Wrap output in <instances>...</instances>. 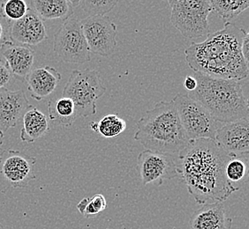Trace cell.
Listing matches in <instances>:
<instances>
[{"label":"cell","mask_w":249,"mask_h":229,"mask_svg":"<svg viewBox=\"0 0 249 229\" xmlns=\"http://www.w3.org/2000/svg\"><path fill=\"white\" fill-rule=\"evenodd\" d=\"M191 229H231L232 219L225 213L222 202L201 205L192 215Z\"/></svg>","instance_id":"2e32d148"},{"label":"cell","mask_w":249,"mask_h":229,"mask_svg":"<svg viewBox=\"0 0 249 229\" xmlns=\"http://www.w3.org/2000/svg\"><path fill=\"white\" fill-rule=\"evenodd\" d=\"M5 36V28H4V25L2 24V22L0 21V42L1 40H3Z\"/></svg>","instance_id":"4dcf8cb0"},{"label":"cell","mask_w":249,"mask_h":229,"mask_svg":"<svg viewBox=\"0 0 249 229\" xmlns=\"http://www.w3.org/2000/svg\"><path fill=\"white\" fill-rule=\"evenodd\" d=\"M197 87L187 96L198 101L218 123L249 118V100L241 82L195 72Z\"/></svg>","instance_id":"277c9868"},{"label":"cell","mask_w":249,"mask_h":229,"mask_svg":"<svg viewBox=\"0 0 249 229\" xmlns=\"http://www.w3.org/2000/svg\"><path fill=\"white\" fill-rule=\"evenodd\" d=\"M135 125L134 139L146 150L173 155L178 154L189 143L173 101L156 103Z\"/></svg>","instance_id":"3957f363"},{"label":"cell","mask_w":249,"mask_h":229,"mask_svg":"<svg viewBox=\"0 0 249 229\" xmlns=\"http://www.w3.org/2000/svg\"><path fill=\"white\" fill-rule=\"evenodd\" d=\"M4 3H5V1L0 0V18H5V16H4V13H3V6H4Z\"/></svg>","instance_id":"1f68e13d"},{"label":"cell","mask_w":249,"mask_h":229,"mask_svg":"<svg viewBox=\"0 0 249 229\" xmlns=\"http://www.w3.org/2000/svg\"><path fill=\"white\" fill-rule=\"evenodd\" d=\"M12 76V72L6 63L0 59V89H3L9 84Z\"/></svg>","instance_id":"4316f807"},{"label":"cell","mask_w":249,"mask_h":229,"mask_svg":"<svg viewBox=\"0 0 249 229\" xmlns=\"http://www.w3.org/2000/svg\"><path fill=\"white\" fill-rule=\"evenodd\" d=\"M0 229H5V227L0 223Z\"/></svg>","instance_id":"d6a6232c"},{"label":"cell","mask_w":249,"mask_h":229,"mask_svg":"<svg viewBox=\"0 0 249 229\" xmlns=\"http://www.w3.org/2000/svg\"><path fill=\"white\" fill-rule=\"evenodd\" d=\"M0 52L5 57L12 75L25 82L26 77L32 71L35 52L29 46L9 41H4L0 45Z\"/></svg>","instance_id":"9a60e30c"},{"label":"cell","mask_w":249,"mask_h":229,"mask_svg":"<svg viewBox=\"0 0 249 229\" xmlns=\"http://www.w3.org/2000/svg\"><path fill=\"white\" fill-rule=\"evenodd\" d=\"M248 172L249 153L232 154L225 165V177L233 186L234 183H240L244 181L248 176Z\"/></svg>","instance_id":"44dd1931"},{"label":"cell","mask_w":249,"mask_h":229,"mask_svg":"<svg viewBox=\"0 0 249 229\" xmlns=\"http://www.w3.org/2000/svg\"><path fill=\"white\" fill-rule=\"evenodd\" d=\"M3 144H4V134L3 131H0V163H2L3 155L5 153V150L3 149Z\"/></svg>","instance_id":"f546056e"},{"label":"cell","mask_w":249,"mask_h":229,"mask_svg":"<svg viewBox=\"0 0 249 229\" xmlns=\"http://www.w3.org/2000/svg\"><path fill=\"white\" fill-rule=\"evenodd\" d=\"M137 167L143 185L179 177L176 160L173 155L145 150L137 157Z\"/></svg>","instance_id":"30bf717a"},{"label":"cell","mask_w":249,"mask_h":229,"mask_svg":"<svg viewBox=\"0 0 249 229\" xmlns=\"http://www.w3.org/2000/svg\"><path fill=\"white\" fill-rule=\"evenodd\" d=\"M178 155V175L198 204L223 203L239 191L225 177V165L232 153L226 152L215 140H191Z\"/></svg>","instance_id":"6da1fadb"},{"label":"cell","mask_w":249,"mask_h":229,"mask_svg":"<svg viewBox=\"0 0 249 229\" xmlns=\"http://www.w3.org/2000/svg\"><path fill=\"white\" fill-rule=\"evenodd\" d=\"M90 53L109 57L117 46V26L109 16H92L81 20Z\"/></svg>","instance_id":"9c48e42d"},{"label":"cell","mask_w":249,"mask_h":229,"mask_svg":"<svg viewBox=\"0 0 249 229\" xmlns=\"http://www.w3.org/2000/svg\"><path fill=\"white\" fill-rule=\"evenodd\" d=\"M107 207V201L104 195L96 194L92 197H84L77 205V209L84 217H90L105 211Z\"/></svg>","instance_id":"cb8c5ba5"},{"label":"cell","mask_w":249,"mask_h":229,"mask_svg":"<svg viewBox=\"0 0 249 229\" xmlns=\"http://www.w3.org/2000/svg\"><path fill=\"white\" fill-rule=\"evenodd\" d=\"M36 159L19 151L9 150L2 164L1 173L14 188H24L36 178L35 166Z\"/></svg>","instance_id":"7c38bea8"},{"label":"cell","mask_w":249,"mask_h":229,"mask_svg":"<svg viewBox=\"0 0 249 229\" xmlns=\"http://www.w3.org/2000/svg\"><path fill=\"white\" fill-rule=\"evenodd\" d=\"M189 141L207 139L215 140L218 122L198 101L187 95L178 94L172 100Z\"/></svg>","instance_id":"52a82bcc"},{"label":"cell","mask_w":249,"mask_h":229,"mask_svg":"<svg viewBox=\"0 0 249 229\" xmlns=\"http://www.w3.org/2000/svg\"><path fill=\"white\" fill-rule=\"evenodd\" d=\"M48 112L51 123L54 126L63 128L71 127L78 116L72 100L67 97H61L56 100H50Z\"/></svg>","instance_id":"ffe728a7"},{"label":"cell","mask_w":249,"mask_h":229,"mask_svg":"<svg viewBox=\"0 0 249 229\" xmlns=\"http://www.w3.org/2000/svg\"><path fill=\"white\" fill-rule=\"evenodd\" d=\"M97 124V132L105 138H114L124 132L126 123L117 114H107Z\"/></svg>","instance_id":"603a6c76"},{"label":"cell","mask_w":249,"mask_h":229,"mask_svg":"<svg viewBox=\"0 0 249 229\" xmlns=\"http://www.w3.org/2000/svg\"><path fill=\"white\" fill-rule=\"evenodd\" d=\"M22 120L23 125L19 136L22 142L34 143L47 133L50 129L47 116L33 105H30L25 112Z\"/></svg>","instance_id":"ac0fdd59"},{"label":"cell","mask_w":249,"mask_h":229,"mask_svg":"<svg viewBox=\"0 0 249 229\" xmlns=\"http://www.w3.org/2000/svg\"><path fill=\"white\" fill-rule=\"evenodd\" d=\"M183 85H184L185 89L188 91L189 93L190 92H194V91L196 89L197 81L195 77L188 75V76L185 77Z\"/></svg>","instance_id":"83f0119b"},{"label":"cell","mask_w":249,"mask_h":229,"mask_svg":"<svg viewBox=\"0 0 249 229\" xmlns=\"http://www.w3.org/2000/svg\"><path fill=\"white\" fill-rule=\"evenodd\" d=\"M171 22L184 37L198 39L209 36V15L212 12L210 0H169Z\"/></svg>","instance_id":"8992f818"},{"label":"cell","mask_w":249,"mask_h":229,"mask_svg":"<svg viewBox=\"0 0 249 229\" xmlns=\"http://www.w3.org/2000/svg\"><path fill=\"white\" fill-rule=\"evenodd\" d=\"M106 87L97 71L90 68L72 71L62 92V97L72 100L77 115L89 117L96 113V100L105 95Z\"/></svg>","instance_id":"5b68a950"},{"label":"cell","mask_w":249,"mask_h":229,"mask_svg":"<svg viewBox=\"0 0 249 229\" xmlns=\"http://www.w3.org/2000/svg\"><path fill=\"white\" fill-rule=\"evenodd\" d=\"M60 81L61 74L51 66L32 69L25 80L30 96L36 100H42L52 95Z\"/></svg>","instance_id":"e0dca14e"},{"label":"cell","mask_w":249,"mask_h":229,"mask_svg":"<svg viewBox=\"0 0 249 229\" xmlns=\"http://www.w3.org/2000/svg\"><path fill=\"white\" fill-rule=\"evenodd\" d=\"M29 107L24 91L0 89V131L15 128Z\"/></svg>","instance_id":"5bb4252c"},{"label":"cell","mask_w":249,"mask_h":229,"mask_svg":"<svg viewBox=\"0 0 249 229\" xmlns=\"http://www.w3.org/2000/svg\"><path fill=\"white\" fill-rule=\"evenodd\" d=\"M53 49L64 62L82 65L91 59L81 20L70 17L54 36Z\"/></svg>","instance_id":"ba28073f"},{"label":"cell","mask_w":249,"mask_h":229,"mask_svg":"<svg viewBox=\"0 0 249 229\" xmlns=\"http://www.w3.org/2000/svg\"><path fill=\"white\" fill-rule=\"evenodd\" d=\"M249 33L246 34L243 42H242V45H241V53L242 56L244 57L245 62L247 63L249 65Z\"/></svg>","instance_id":"f1b7e54d"},{"label":"cell","mask_w":249,"mask_h":229,"mask_svg":"<svg viewBox=\"0 0 249 229\" xmlns=\"http://www.w3.org/2000/svg\"><path fill=\"white\" fill-rule=\"evenodd\" d=\"M29 9V5L24 0H8L4 3L3 13L5 18L16 21L23 18Z\"/></svg>","instance_id":"484cf974"},{"label":"cell","mask_w":249,"mask_h":229,"mask_svg":"<svg viewBox=\"0 0 249 229\" xmlns=\"http://www.w3.org/2000/svg\"><path fill=\"white\" fill-rule=\"evenodd\" d=\"M215 141L228 153H249V118L237 120L219 126L216 130Z\"/></svg>","instance_id":"4fadbf2b"},{"label":"cell","mask_w":249,"mask_h":229,"mask_svg":"<svg viewBox=\"0 0 249 229\" xmlns=\"http://www.w3.org/2000/svg\"><path fill=\"white\" fill-rule=\"evenodd\" d=\"M34 11L42 19H62L66 21L72 17L74 7L71 0H34Z\"/></svg>","instance_id":"d6986e66"},{"label":"cell","mask_w":249,"mask_h":229,"mask_svg":"<svg viewBox=\"0 0 249 229\" xmlns=\"http://www.w3.org/2000/svg\"><path fill=\"white\" fill-rule=\"evenodd\" d=\"M248 32L231 22L210 34L202 43H193L185 49L187 65L195 72L224 80L241 82L249 76L241 45Z\"/></svg>","instance_id":"7a4b0ae2"},{"label":"cell","mask_w":249,"mask_h":229,"mask_svg":"<svg viewBox=\"0 0 249 229\" xmlns=\"http://www.w3.org/2000/svg\"><path fill=\"white\" fill-rule=\"evenodd\" d=\"M11 42L26 46H35L47 39V31L43 19L29 7L23 18L14 21L9 30Z\"/></svg>","instance_id":"8fae6325"},{"label":"cell","mask_w":249,"mask_h":229,"mask_svg":"<svg viewBox=\"0 0 249 229\" xmlns=\"http://www.w3.org/2000/svg\"><path fill=\"white\" fill-rule=\"evenodd\" d=\"M115 0H100V1H80L79 6L86 14L87 17L92 16H105L118 5Z\"/></svg>","instance_id":"d4e9b609"},{"label":"cell","mask_w":249,"mask_h":229,"mask_svg":"<svg viewBox=\"0 0 249 229\" xmlns=\"http://www.w3.org/2000/svg\"><path fill=\"white\" fill-rule=\"evenodd\" d=\"M212 12L214 11L217 15L225 20L230 22L231 19L237 18L249 7L248 0H235V1H221V0H210Z\"/></svg>","instance_id":"7402d4cb"}]
</instances>
